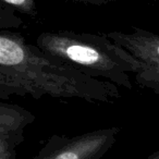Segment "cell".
I'll return each instance as SVG.
<instances>
[{
  "label": "cell",
  "mask_w": 159,
  "mask_h": 159,
  "mask_svg": "<svg viewBox=\"0 0 159 159\" xmlns=\"http://www.w3.org/2000/svg\"><path fill=\"white\" fill-rule=\"evenodd\" d=\"M72 2L77 3H84V5H92V6H105L109 2H112L116 0H69ZM135 1H144V2H148V1H154V0H135Z\"/></svg>",
  "instance_id": "obj_8"
},
{
  "label": "cell",
  "mask_w": 159,
  "mask_h": 159,
  "mask_svg": "<svg viewBox=\"0 0 159 159\" xmlns=\"http://www.w3.org/2000/svg\"><path fill=\"white\" fill-rule=\"evenodd\" d=\"M30 95L75 98L89 102L113 104L121 97L113 83L85 74L79 69L52 58L21 33L0 32V98Z\"/></svg>",
  "instance_id": "obj_1"
},
{
  "label": "cell",
  "mask_w": 159,
  "mask_h": 159,
  "mask_svg": "<svg viewBox=\"0 0 159 159\" xmlns=\"http://www.w3.org/2000/svg\"><path fill=\"white\" fill-rule=\"evenodd\" d=\"M135 159H159V148L157 150H155L154 152H152L150 155L144 157V158H135Z\"/></svg>",
  "instance_id": "obj_9"
},
{
  "label": "cell",
  "mask_w": 159,
  "mask_h": 159,
  "mask_svg": "<svg viewBox=\"0 0 159 159\" xmlns=\"http://www.w3.org/2000/svg\"><path fill=\"white\" fill-rule=\"evenodd\" d=\"M107 36L141 62L134 82L159 95V34L134 26L131 33L113 31Z\"/></svg>",
  "instance_id": "obj_4"
},
{
  "label": "cell",
  "mask_w": 159,
  "mask_h": 159,
  "mask_svg": "<svg viewBox=\"0 0 159 159\" xmlns=\"http://www.w3.org/2000/svg\"><path fill=\"white\" fill-rule=\"evenodd\" d=\"M16 10L5 3L0 2V30L10 31L19 29L23 25V20L16 13Z\"/></svg>",
  "instance_id": "obj_6"
},
{
  "label": "cell",
  "mask_w": 159,
  "mask_h": 159,
  "mask_svg": "<svg viewBox=\"0 0 159 159\" xmlns=\"http://www.w3.org/2000/svg\"><path fill=\"white\" fill-rule=\"evenodd\" d=\"M35 45L46 55L79 69L93 77H102L117 86L133 89L130 74L142 64L132 53L116 44L107 34L77 33L61 30L43 32Z\"/></svg>",
  "instance_id": "obj_2"
},
{
  "label": "cell",
  "mask_w": 159,
  "mask_h": 159,
  "mask_svg": "<svg viewBox=\"0 0 159 159\" xmlns=\"http://www.w3.org/2000/svg\"><path fill=\"white\" fill-rule=\"evenodd\" d=\"M0 2L13 8L16 11L25 16L34 18L38 14L37 0H1Z\"/></svg>",
  "instance_id": "obj_7"
},
{
  "label": "cell",
  "mask_w": 159,
  "mask_h": 159,
  "mask_svg": "<svg viewBox=\"0 0 159 159\" xmlns=\"http://www.w3.org/2000/svg\"><path fill=\"white\" fill-rule=\"evenodd\" d=\"M36 119L27 109L0 102V159H16V148L25 141L24 131Z\"/></svg>",
  "instance_id": "obj_5"
},
{
  "label": "cell",
  "mask_w": 159,
  "mask_h": 159,
  "mask_svg": "<svg viewBox=\"0 0 159 159\" xmlns=\"http://www.w3.org/2000/svg\"><path fill=\"white\" fill-rule=\"evenodd\" d=\"M120 132L119 126H110L74 136L53 134L32 159H100L115 145Z\"/></svg>",
  "instance_id": "obj_3"
}]
</instances>
